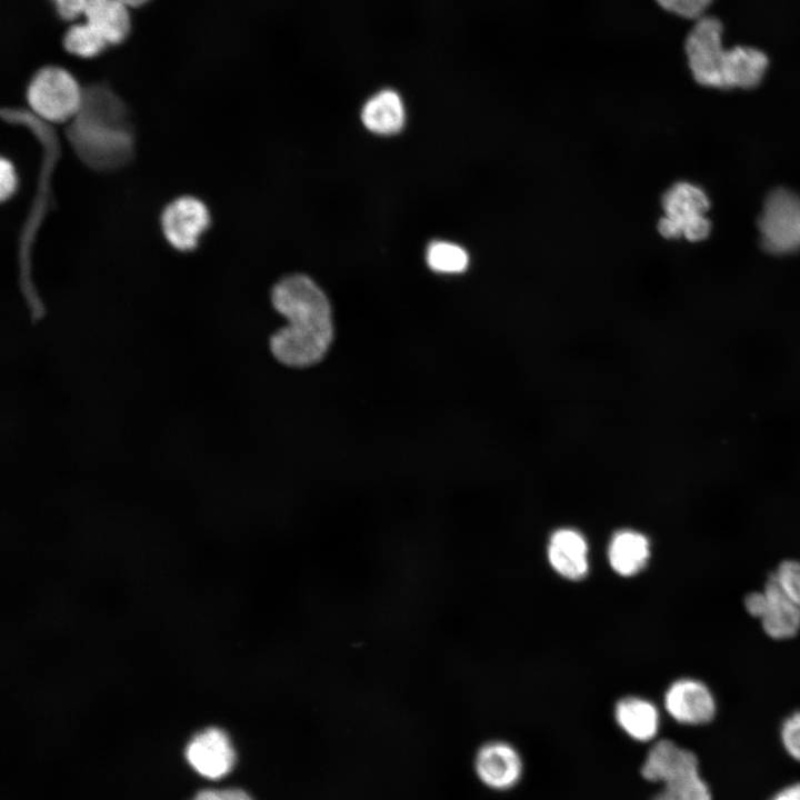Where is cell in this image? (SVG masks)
I'll use <instances>...</instances> for the list:
<instances>
[{"instance_id":"6da1fadb","label":"cell","mask_w":800,"mask_h":800,"mask_svg":"<svg viewBox=\"0 0 800 800\" xmlns=\"http://www.w3.org/2000/svg\"><path fill=\"white\" fill-rule=\"evenodd\" d=\"M272 303L288 326L270 339L273 356L291 367L320 361L331 343V309L323 291L307 276L293 274L280 280L272 290Z\"/></svg>"},{"instance_id":"7a4b0ae2","label":"cell","mask_w":800,"mask_h":800,"mask_svg":"<svg viewBox=\"0 0 800 800\" xmlns=\"http://www.w3.org/2000/svg\"><path fill=\"white\" fill-rule=\"evenodd\" d=\"M722 23L716 17H701L684 40L688 64L694 80L717 89L757 87L768 68L767 54L753 47H722Z\"/></svg>"},{"instance_id":"3957f363","label":"cell","mask_w":800,"mask_h":800,"mask_svg":"<svg viewBox=\"0 0 800 800\" xmlns=\"http://www.w3.org/2000/svg\"><path fill=\"white\" fill-rule=\"evenodd\" d=\"M664 217L658 223L661 236L668 239L686 238L689 241L706 239L711 230L707 218L710 208L708 194L690 182H678L662 198Z\"/></svg>"},{"instance_id":"277c9868","label":"cell","mask_w":800,"mask_h":800,"mask_svg":"<svg viewBox=\"0 0 800 800\" xmlns=\"http://www.w3.org/2000/svg\"><path fill=\"white\" fill-rule=\"evenodd\" d=\"M27 100L39 117L61 123L79 112L83 93L69 71L48 66L32 77L27 89Z\"/></svg>"},{"instance_id":"5b68a950","label":"cell","mask_w":800,"mask_h":800,"mask_svg":"<svg viewBox=\"0 0 800 800\" xmlns=\"http://www.w3.org/2000/svg\"><path fill=\"white\" fill-rule=\"evenodd\" d=\"M761 243L774 254L800 249V196L776 189L766 199L758 220Z\"/></svg>"},{"instance_id":"8992f818","label":"cell","mask_w":800,"mask_h":800,"mask_svg":"<svg viewBox=\"0 0 800 800\" xmlns=\"http://www.w3.org/2000/svg\"><path fill=\"white\" fill-rule=\"evenodd\" d=\"M210 224L207 206L198 198L182 196L162 211L161 229L166 240L179 251L194 249Z\"/></svg>"},{"instance_id":"52a82bcc","label":"cell","mask_w":800,"mask_h":800,"mask_svg":"<svg viewBox=\"0 0 800 800\" xmlns=\"http://www.w3.org/2000/svg\"><path fill=\"white\" fill-rule=\"evenodd\" d=\"M669 716L679 723L701 726L716 714L717 703L706 683L694 678H680L667 689L663 698Z\"/></svg>"},{"instance_id":"ba28073f","label":"cell","mask_w":800,"mask_h":800,"mask_svg":"<svg viewBox=\"0 0 800 800\" xmlns=\"http://www.w3.org/2000/svg\"><path fill=\"white\" fill-rule=\"evenodd\" d=\"M189 764L201 776L217 780L227 776L236 763V751L228 734L208 728L189 741L186 748Z\"/></svg>"},{"instance_id":"9c48e42d","label":"cell","mask_w":800,"mask_h":800,"mask_svg":"<svg viewBox=\"0 0 800 800\" xmlns=\"http://www.w3.org/2000/svg\"><path fill=\"white\" fill-rule=\"evenodd\" d=\"M476 772L489 788L506 790L513 787L522 773V761L517 750L501 741L482 746L476 757Z\"/></svg>"},{"instance_id":"30bf717a","label":"cell","mask_w":800,"mask_h":800,"mask_svg":"<svg viewBox=\"0 0 800 800\" xmlns=\"http://www.w3.org/2000/svg\"><path fill=\"white\" fill-rule=\"evenodd\" d=\"M589 548L584 536L573 528L553 531L547 546V557L552 569L569 580H580L589 571Z\"/></svg>"},{"instance_id":"8fae6325","label":"cell","mask_w":800,"mask_h":800,"mask_svg":"<svg viewBox=\"0 0 800 800\" xmlns=\"http://www.w3.org/2000/svg\"><path fill=\"white\" fill-rule=\"evenodd\" d=\"M692 771H699L696 754L671 740L658 741L649 750L641 768L646 780L661 783Z\"/></svg>"},{"instance_id":"7c38bea8","label":"cell","mask_w":800,"mask_h":800,"mask_svg":"<svg viewBox=\"0 0 800 800\" xmlns=\"http://www.w3.org/2000/svg\"><path fill=\"white\" fill-rule=\"evenodd\" d=\"M763 592L766 606L759 619L763 631L776 640L793 638L800 631V606L782 593L771 576Z\"/></svg>"},{"instance_id":"4fadbf2b","label":"cell","mask_w":800,"mask_h":800,"mask_svg":"<svg viewBox=\"0 0 800 800\" xmlns=\"http://www.w3.org/2000/svg\"><path fill=\"white\" fill-rule=\"evenodd\" d=\"M650 553L648 537L633 529L616 531L607 551L611 569L621 577H632L644 569Z\"/></svg>"},{"instance_id":"5bb4252c","label":"cell","mask_w":800,"mask_h":800,"mask_svg":"<svg viewBox=\"0 0 800 800\" xmlns=\"http://www.w3.org/2000/svg\"><path fill=\"white\" fill-rule=\"evenodd\" d=\"M363 126L382 136L398 133L404 126L406 110L401 96L391 88L372 94L361 109Z\"/></svg>"},{"instance_id":"9a60e30c","label":"cell","mask_w":800,"mask_h":800,"mask_svg":"<svg viewBox=\"0 0 800 800\" xmlns=\"http://www.w3.org/2000/svg\"><path fill=\"white\" fill-rule=\"evenodd\" d=\"M619 727L632 739L649 741L659 730L660 717L657 707L640 697L620 699L614 708Z\"/></svg>"},{"instance_id":"2e32d148","label":"cell","mask_w":800,"mask_h":800,"mask_svg":"<svg viewBox=\"0 0 800 800\" xmlns=\"http://www.w3.org/2000/svg\"><path fill=\"white\" fill-rule=\"evenodd\" d=\"M83 16L108 44H119L129 34L131 22L128 7L118 0H88Z\"/></svg>"},{"instance_id":"e0dca14e","label":"cell","mask_w":800,"mask_h":800,"mask_svg":"<svg viewBox=\"0 0 800 800\" xmlns=\"http://www.w3.org/2000/svg\"><path fill=\"white\" fill-rule=\"evenodd\" d=\"M426 260L430 269L440 273H460L469 264V256L460 246L433 241L428 246Z\"/></svg>"},{"instance_id":"ac0fdd59","label":"cell","mask_w":800,"mask_h":800,"mask_svg":"<svg viewBox=\"0 0 800 800\" xmlns=\"http://www.w3.org/2000/svg\"><path fill=\"white\" fill-rule=\"evenodd\" d=\"M652 800H711V793L696 771L663 782V788Z\"/></svg>"},{"instance_id":"d6986e66","label":"cell","mask_w":800,"mask_h":800,"mask_svg":"<svg viewBox=\"0 0 800 800\" xmlns=\"http://www.w3.org/2000/svg\"><path fill=\"white\" fill-rule=\"evenodd\" d=\"M66 50L81 58L98 56L108 46L103 37L89 23L71 26L63 37Z\"/></svg>"},{"instance_id":"ffe728a7","label":"cell","mask_w":800,"mask_h":800,"mask_svg":"<svg viewBox=\"0 0 800 800\" xmlns=\"http://www.w3.org/2000/svg\"><path fill=\"white\" fill-rule=\"evenodd\" d=\"M771 577L782 593L800 606V561H782Z\"/></svg>"},{"instance_id":"44dd1931","label":"cell","mask_w":800,"mask_h":800,"mask_svg":"<svg viewBox=\"0 0 800 800\" xmlns=\"http://www.w3.org/2000/svg\"><path fill=\"white\" fill-rule=\"evenodd\" d=\"M666 11L688 19H699L712 0H656Z\"/></svg>"},{"instance_id":"7402d4cb","label":"cell","mask_w":800,"mask_h":800,"mask_svg":"<svg viewBox=\"0 0 800 800\" xmlns=\"http://www.w3.org/2000/svg\"><path fill=\"white\" fill-rule=\"evenodd\" d=\"M781 740L787 752L800 761V711L792 713L782 723Z\"/></svg>"},{"instance_id":"603a6c76","label":"cell","mask_w":800,"mask_h":800,"mask_svg":"<svg viewBox=\"0 0 800 800\" xmlns=\"http://www.w3.org/2000/svg\"><path fill=\"white\" fill-rule=\"evenodd\" d=\"M0 196L4 201L16 192L18 186L16 169L11 161L6 158H2L0 162Z\"/></svg>"},{"instance_id":"cb8c5ba5","label":"cell","mask_w":800,"mask_h":800,"mask_svg":"<svg viewBox=\"0 0 800 800\" xmlns=\"http://www.w3.org/2000/svg\"><path fill=\"white\" fill-rule=\"evenodd\" d=\"M192 800H253L246 791L238 788L222 790L206 789L199 791Z\"/></svg>"},{"instance_id":"d4e9b609","label":"cell","mask_w":800,"mask_h":800,"mask_svg":"<svg viewBox=\"0 0 800 800\" xmlns=\"http://www.w3.org/2000/svg\"><path fill=\"white\" fill-rule=\"evenodd\" d=\"M57 13L64 20L83 14L88 0H52Z\"/></svg>"},{"instance_id":"484cf974","label":"cell","mask_w":800,"mask_h":800,"mask_svg":"<svg viewBox=\"0 0 800 800\" xmlns=\"http://www.w3.org/2000/svg\"><path fill=\"white\" fill-rule=\"evenodd\" d=\"M766 606V596L762 591L749 593L744 599L746 610L752 616L760 619Z\"/></svg>"},{"instance_id":"4316f807","label":"cell","mask_w":800,"mask_h":800,"mask_svg":"<svg viewBox=\"0 0 800 800\" xmlns=\"http://www.w3.org/2000/svg\"><path fill=\"white\" fill-rule=\"evenodd\" d=\"M771 800H800V782L782 789Z\"/></svg>"},{"instance_id":"83f0119b","label":"cell","mask_w":800,"mask_h":800,"mask_svg":"<svg viewBox=\"0 0 800 800\" xmlns=\"http://www.w3.org/2000/svg\"><path fill=\"white\" fill-rule=\"evenodd\" d=\"M129 7H140L144 3H147L149 0H118Z\"/></svg>"}]
</instances>
